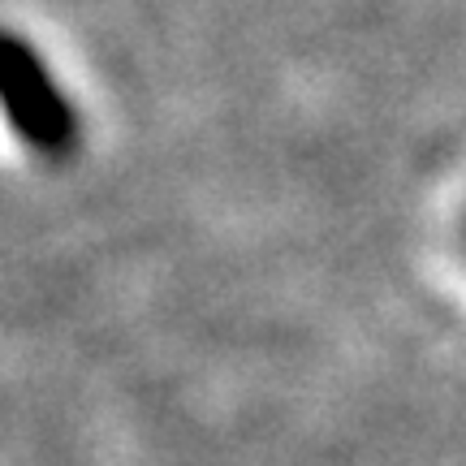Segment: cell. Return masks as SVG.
Masks as SVG:
<instances>
[{"instance_id":"6da1fadb","label":"cell","mask_w":466,"mask_h":466,"mask_svg":"<svg viewBox=\"0 0 466 466\" xmlns=\"http://www.w3.org/2000/svg\"><path fill=\"white\" fill-rule=\"evenodd\" d=\"M0 116L17 143L44 160H69L83 143V121L69 91L31 39L9 26H0Z\"/></svg>"}]
</instances>
